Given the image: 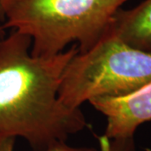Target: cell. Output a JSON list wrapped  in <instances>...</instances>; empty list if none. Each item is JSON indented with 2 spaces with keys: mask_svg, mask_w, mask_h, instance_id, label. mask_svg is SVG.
I'll list each match as a JSON object with an SVG mask.
<instances>
[{
  "mask_svg": "<svg viewBox=\"0 0 151 151\" xmlns=\"http://www.w3.org/2000/svg\"><path fill=\"white\" fill-rule=\"evenodd\" d=\"M32 40L12 30L0 40V142L21 138L32 151H47L87 127L81 108L58 97L61 76L77 45L59 54L35 57Z\"/></svg>",
  "mask_w": 151,
  "mask_h": 151,
  "instance_id": "6da1fadb",
  "label": "cell"
},
{
  "mask_svg": "<svg viewBox=\"0 0 151 151\" xmlns=\"http://www.w3.org/2000/svg\"><path fill=\"white\" fill-rule=\"evenodd\" d=\"M129 0H11L4 27L31 38L35 57L59 54L72 42L79 52L92 48L106 34L114 14Z\"/></svg>",
  "mask_w": 151,
  "mask_h": 151,
  "instance_id": "7a4b0ae2",
  "label": "cell"
},
{
  "mask_svg": "<svg viewBox=\"0 0 151 151\" xmlns=\"http://www.w3.org/2000/svg\"><path fill=\"white\" fill-rule=\"evenodd\" d=\"M151 81V52L124 43L106 32L92 48L76 54L61 76L58 97L80 108L99 97L130 94Z\"/></svg>",
  "mask_w": 151,
  "mask_h": 151,
  "instance_id": "3957f363",
  "label": "cell"
},
{
  "mask_svg": "<svg viewBox=\"0 0 151 151\" xmlns=\"http://www.w3.org/2000/svg\"><path fill=\"white\" fill-rule=\"evenodd\" d=\"M93 108L107 119L108 139L134 138L138 128L151 121V81L130 94L91 100Z\"/></svg>",
  "mask_w": 151,
  "mask_h": 151,
  "instance_id": "277c9868",
  "label": "cell"
},
{
  "mask_svg": "<svg viewBox=\"0 0 151 151\" xmlns=\"http://www.w3.org/2000/svg\"><path fill=\"white\" fill-rule=\"evenodd\" d=\"M107 32L132 47L151 52V0H144L129 9L120 8L112 18Z\"/></svg>",
  "mask_w": 151,
  "mask_h": 151,
  "instance_id": "5b68a950",
  "label": "cell"
},
{
  "mask_svg": "<svg viewBox=\"0 0 151 151\" xmlns=\"http://www.w3.org/2000/svg\"><path fill=\"white\" fill-rule=\"evenodd\" d=\"M99 151H136L134 139H108L105 135L97 137Z\"/></svg>",
  "mask_w": 151,
  "mask_h": 151,
  "instance_id": "8992f818",
  "label": "cell"
},
{
  "mask_svg": "<svg viewBox=\"0 0 151 151\" xmlns=\"http://www.w3.org/2000/svg\"><path fill=\"white\" fill-rule=\"evenodd\" d=\"M15 139H8L0 142V151H14ZM47 151H99L94 147H74L67 145L65 142H58L51 146Z\"/></svg>",
  "mask_w": 151,
  "mask_h": 151,
  "instance_id": "52a82bcc",
  "label": "cell"
},
{
  "mask_svg": "<svg viewBox=\"0 0 151 151\" xmlns=\"http://www.w3.org/2000/svg\"><path fill=\"white\" fill-rule=\"evenodd\" d=\"M10 1L11 0H0V19L2 21H4L3 20V14H4V9L6 8V6L9 4V3Z\"/></svg>",
  "mask_w": 151,
  "mask_h": 151,
  "instance_id": "ba28073f",
  "label": "cell"
},
{
  "mask_svg": "<svg viewBox=\"0 0 151 151\" xmlns=\"http://www.w3.org/2000/svg\"><path fill=\"white\" fill-rule=\"evenodd\" d=\"M7 35L6 34V29L4 27V22L0 19V40H3Z\"/></svg>",
  "mask_w": 151,
  "mask_h": 151,
  "instance_id": "9c48e42d",
  "label": "cell"
}]
</instances>
